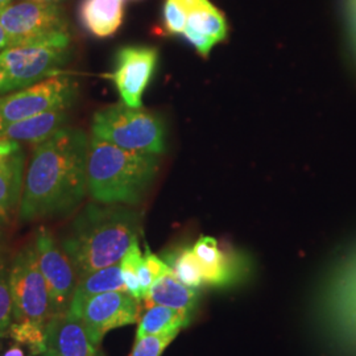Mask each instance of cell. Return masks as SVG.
Returning <instances> with one entry per match:
<instances>
[{
  "label": "cell",
  "instance_id": "1",
  "mask_svg": "<svg viewBox=\"0 0 356 356\" xmlns=\"http://www.w3.org/2000/svg\"><path fill=\"white\" fill-rule=\"evenodd\" d=\"M88 135L66 126L36 145L19 204L23 222L76 210L88 193Z\"/></svg>",
  "mask_w": 356,
  "mask_h": 356
},
{
  "label": "cell",
  "instance_id": "2",
  "mask_svg": "<svg viewBox=\"0 0 356 356\" xmlns=\"http://www.w3.org/2000/svg\"><path fill=\"white\" fill-rule=\"evenodd\" d=\"M140 231L141 214L127 204H90L70 225L61 247L79 280L120 263L132 243L139 241Z\"/></svg>",
  "mask_w": 356,
  "mask_h": 356
},
{
  "label": "cell",
  "instance_id": "3",
  "mask_svg": "<svg viewBox=\"0 0 356 356\" xmlns=\"http://www.w3.org/2000/svg\"><path fill=\"white\" fill-rule=\"evenodd\" d=\"M159 156L123 149L94 135L88 149V193L99 204H138L159 170Z\"/></svg>",
  "mask_w": 356,
  "mask_h": 356
},
{
  "label": "cell",
  "instance_id": "4",
  "mask_svg": "<svg viewBox=\"0 0 356 356\" xmlns=\"http://www.w3.org/2000/svg\"><path fill=\"white\" fill-rule=\"evenodd\" d=\"M70 57V35L0 51V95L31 88L49 76Z\"/></svg>",
  "mask_w": 356,
  "mask_h": 356
},
{
  "label": "cell",
  "instance_id": "5",
  "mask_svg": "<svg viewBox=\"0 0 356 356\" xmlns=\"http://www.w3.org/2000/svg\"><path fill=\"white\" fill-rule=\"evenodd\" d=\"M91 135L135 152L160 156L165 151L163 120L143 108L116 103L99 110L92 118Z\"/></svg>",
  "mask_w": 356,
  "mask_h": 356
},
{
  "label": "cell",
  "instance_id": "6",
  "mask_svg": "<svg viewBox=\"0 0 356 356\" xmlns=\"http://www.w3.org/2000/svg\"><path fill=\"white\" fill-rule=\"evenodd\" d=\"M15 322H33L45 327L51 317V297L40 270L32 243L15 256L8 269Z\"/></svg>",
  "mask_w": 356,
  "mask_h": 356
},
{
  "label": "cell",
  "instance_id": "7",
  "mask_svg": "<svg viewBox=\"0 0 356 356\" xmlns=\"http://www.w3.org/2000/svg\"><path fill=\"white\" fill-rule=\"evenodd\" d=\"M78 83L64 74L49 76L36 85L20 91L0 95V135L33 115L60 107H70L74 102Z\"/></svg>",
  "mask_w": 356,
  "mask_h": 356
},
{
  "label": "cell",
  "instance_id": "8",
  "mask_svg": "<svg viewBox=\"0 0 356 356\" xmlns=\"http://www.w3.org/2000/svg\"><path fill=\"white\" fill-rule=\"evenodd\" d=\"M0 24L11 47L31 45L69 33V24L57 4L26 0L0 11Z\"/></svg>",
  "mask_w": 356,
  "mask_h": 356
},
{
  "label": "cell",
  "instance_id": "9",
  "mask_svg": "<svg viewBox=\"0 0 356 356\" xmlns=\"http://www.w3.org/2000/svg\"><path fill=\"white\" fill-rule=\"evenodd\" d=\"M32 245L49 291L51 317L67 313L78 284L72 260L47 229H38Z\"/></svg>",
  "mask_w": 356,
  "mask_h": 356
},
{
  "label": "cell",
  "instance_id": "10",
  "mask_svg": "<svg viewBox=\"0 0 356 356\" xmlns=\"http://www.w3.org/2000/svg\"><path fill=\"white\" fill-rule=\"evenodd\" d=\"M72 312L81 319L95 346H101L108 331L136 323L141 314L140 300L126 291L106 292L85 300Z\"/></svg>",
  "mask_w": 356,
  "mask_h": 356
},
{
  "label": "cell",
  "instance_id": "11",
  "mask_svg": "<svg viewBox=\"0 0 356 356\" xmlns=\"http://www.w3.org/2000/svg\"><path fill=\"white\" fill-rule=\"evenodd\" d=\"M159 60L154 47L128 45L115 56V69L110 78L114 82L122 102L132 108H140L143 95L152 79Z\"/></svg>",
  "mask_w": 356,
  "mask_h": 356
},
{
  "label": "cell",
  "instance_id": "12",
  "mask_svg": "<svg viewBox=\"0 0 356 356\" xmlns=\"http://www.w3.org/2000/svg\"><path fill=\"white\" fill-rule=\"evenodd\" d=\"M191 250L201 268L204 286L229 288L239 284L250 272L247 259L213 236H200Z\"/></svg>",
  "mask_w": 356,
  "mask_h": 356
},
{
  "label": "cell",
  "instance_id": "13",
  "mask_svg": "<svg viewBox=\"0 0 356 356\" xmlns=\"http://www.w3.org/2000/svg\"><path fill=\"white\" fill-rule=\"evenodd\" d=\"M44 356H103L81 319L72 312L53 316L45 325Z\"/></svg>",
  "mask_w": 356,
  "mask_h": 356
},
{
  "label": "cell",
  "instance_id": "14",
  "mask_svg": "<svg viewBox=\"0 0 356 356\" xmlns=\"http://www.w3.org/2000/svg\"><path fill=\"white\" fill-rule=\"evenodd\" d=\"M26 154L17 141L0 138V222H7L20 204Z\"/></svg>",
  "mask_w": 356,
  "mask_h": 356
},
{
  "label": "cell",
  "instance_id": "15",
  "mask_svg": "<svg viewBox=\"0 0 356 356\" xmlns=\"http://www.w3.org/2000/svg\"><path fill=\"white\" fill-rule=\"evenodd\" d=\"M82 26L98 38H110L118 32L124 17L123 0H82L79 6Z\"/></svg>",
  "mask_w": 356,
  "mask_h": 356
},
{
  "label": "cell",
  "instance_id": "16",
  "mask_svg": "<svg viewBox=\"0 0 356 356\" xmlns=\"http://www.w3.org/2000/svg\"><path fill=\"white\" fill-rule=\"evenodd\" d=\"M67 110L69 107H60L33 115L7 128L0 138L38 145L66 126L69 118Z\"/></svg>",
  "mask_w": 356,
  "mask_h": 356
},
{
  "label": "cell",
  "instance_id": "17",
  "mask_svg": "<svg viewBox=\"0 0 356 356\" xmlns=\"http://www.w3.org/2000/svg\"><path fill=\"white\" fill-rule=\"evenodd\" d=\"M143 301L145 302V307L166 306L194 314L200 301V291L182 284L170 269L164 276L153 282L149 292Z\"/></svg>",
  "mask_w": 356,
  "mask_h": 356
},
{
  "label": "cell",
  "instance_id": "18",
  "mask_svg": "<svg viewBox=\"0 0 356 356\" xmlns=\"http://www.w3.org/2000/svg\"><path fill=\"white\" fill-rule=\"evenodd\" d=\"M193 314L166 306H147L138 321L136 339L147 335H160L169 332H179L186 327Z\"/></svg>",
  "mask_w": 356,
  "mask_h": 356
},
{
  "label": "cell",
  "instance_id": "19",
  "mask_svg": "<svg viewBox=\"0 0 356 356\" xmlns=\"http://www.w3.org/2000/svg\"><path fill=\"white\" fill-rule=\"evenodd\" d=\"M116 291H126L120 263H116L110 267L97 269L81 277L78 280L76 291L72 298L70 310H74L85 300H88L92 296H97L101 293L116 292Z\"/></svg>",
  "mask_w": 356,
  "mask_h": 356
},
{
  "label": "cell",
  "instance_id": "20",
  "mask_svg": "<svg viewBox=\"0 0 356 356\" xmlns=\"http://www.w3.org/2000/svg\"><path fill=\"white\" fill-rule=\"evenodd\" d=\"M164 261L182 284L198 291L204 288V276L191 247L185 245L179 250L172 251L170 254H166Z\"/></svg>",
  "mask_w": 356,
  "mask_h": 356
},
{
  "label": "cell",
  "instance_id": "21",
  "mask_svg": "<svg viewBox=\"0 0 356 356\" xmlns=\"http://www.w3.org/2000/svg\"><path fill=\"white\" fill-rule=\"evenodd\" d=\"M8 337L16 343L26 346L32 356L42 355L45 351V327L38 323L13 321Z\"/></svg>",
  "mask_w": 356,
  "mask_h": 356
},
{
  "label": "cell",
  "instance_id": "22",
  "mask_svg": "<svg viewBox=\"0 0 356 356\" xmlns=\"http://www.w3.org/2000/svg\"><path fill=\"white\" fill-rule=\"evenodd\" d=\"M141 259H143V252L139 247V241H136L132 243L129 250L120 260V267H122L126 292L143 301V291H141L140 280L138 273V267Z\"/></svg>",
  "mask_w": 356,
  "mask_h": 356
},
{
  "label": "cell",
  "instance_id": "23",
  "mask_svg": "<svg viewBox=\"0 0 356 356\" xmlns=\"http://www.w3.org/2000/svg\"><path fill=\"white\" fill-rule=\"evenodd\" d=\"M8 269L6 264L0 266V341L8 337L10 326L13 322V300L8 284Z\"/></svg>",
  "mask_w": 356,
  "mask_h": 356
},
{
  "label": "cell",
  "instance_id": "24",
  "mask_svg": "<svg viewBox=\"0 0 356 356\" xmlns=\"http://www.w3.org/2000/svg\"><path fill=\"white\" fill-rule=\"evenodd\" d=\"M178 332L160 334V335H147L135 341V346L129 356H161L166 347L172 343Z\"/></svg>",
  "mask_w": 356,
  "mask_h": 356
},
{
  "label": "cell",
  "instance_id": "25",
  "mask_svg": "<svg viewBox=\"0 0 356 356\" xmlns=\"http://www.w3.org/2000/svg\"><path fill=\"white\" fill-rule=\"evenodd\" d=\"M164 22L169 35H182L186 26V13L177 0H166L164 6Z\"/></svg>",
  "mask_w": 356,
  "mask_h": 356
},
{
  "label": "cell",
  "instance_id": "26",
  "mask_svg": "<svg viewBox=\"0 0 356 356\" xmlns=\"http://www.w3.org/2000/svg\"><path fill=\"white\" fill-rule=\"evenodd\" d=\"M144 261L145 266L148 268L151 276H152L153 281L157 280L159 277L164 276L170 270L169 266L164 261V259H161L160 256L153 254L151 248L148 245H145V252H144Z\"/></svg>",
  "mask_w": 356,
  "mask_h": 356
},
{
  "label": "cell",
  "instance_id": "27",
  "mask_svg": "<svg viewBox=\"0 0 356 356\" xmlns=\"http://www.w3.org/2000/svg\"><path fill=\"white\" fill-rule=\"evenodd\" d=\"M0 356H32L23 344L16 343L10 337L0 341Z\"/></svg>",
  "mask_w": 356,
  "mask_h": 356
},
{
  "label": "cell",
  "instance_id": "28",
  "mask_svg": "<svg viewBox=\"0 0 356 356\" xmlns=\"http://www.w3.org/2000/svg\"><path fill=\"white\" fill-rule=\"evenodd\" d=\"M11 47V42H10V38L7 36L6 31L3 29V26L0 24V51L3 49H7Z\"/></svg>",
  "mask_w": 356,
  "mask_h": 356
},
{
  "label": "cell",
  "instance_id": "29",
  "mask_svg": "<svg viewBox=\"0 0 356 356\" xmlns=\"http://www.w3.org/2000/svg\"><path fill=\"white\" fill-rule=\"evenodd\" d=\"M6 264V260H4V251H3V241H1V235H0V266Z\"/></svg>",
  "mask_w": 356,
  "mask_h": 356
},
{
  "label": "cell",
  "instance_id": "30",
  "mask_svg": "<svg viewBox=\"0 0 356 356\" xmlns=\"http://www.w3.org/2000/svg\"><path fill=\"white\" fill-rule=\"evenodd\" d=\"M31 1H36V3H42V4H57L61 0H31Z\"/></svg>",
  "mask_w": 356,
  "mask_h": 356
},
{
  "label": "cell",
  "instance_id": "31",
  "mask_svg": "<svg viewBox=\"0 0 356 356\" xmlns=\"http://www.w3.org/2000/svg\"><path fill=\"white\" fill-rule=\"evenodd\" d=\"M11 1H13V0H0V11L4 10L6 7H8V6L11 4Z\"/></svg>",
  "mask_w": 356,
  "mask_h": 356
},
{
  "label": "cell",
  "instance_id": "32",
  "mask_svg": "<svg viewBox=\"0 0 356 356\" xmlns=\"http://www.w3.org/2000/svg\"><path fill=\"white\" fill-rule=\"evenodd\" d=\"M123 1H126V0H123Z\"/></svg>",
  "mask_w": 356,
  "mask_h": 356
}]
</instances>
